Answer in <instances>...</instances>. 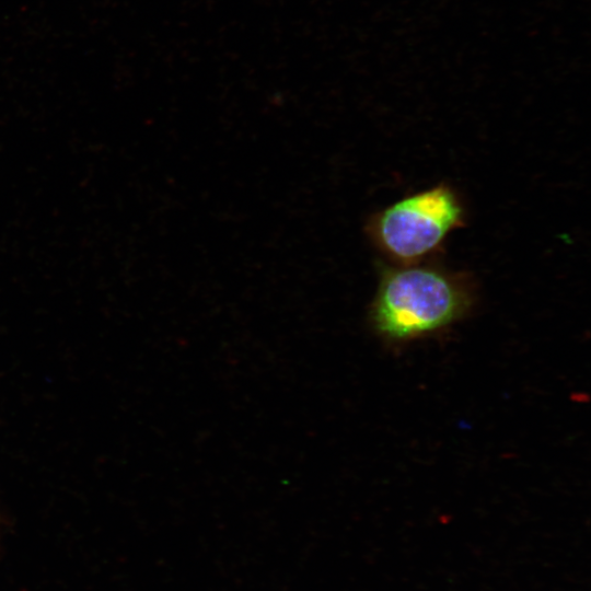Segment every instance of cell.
<instances>
[{
  "instance_id": "cell-2",
  "label": "cell",
  "mask_w": 591,
  "mask_h": 591,
  "mask_svg": "<svg viewBox=\"0 0 591 591\" xmlns=\"http://www.w3.org/2000/svg\"><path fill=\"white\" fill-rule=\"evenodd\" d=\"M465 224L466 209L460 194L441 183L372 213L364 231L390 264L415 265L433 259L448 236Z\"/></svg>"
},
{
  "instance_id": "cell-1",
  "label": "cell",
  "mask_w": 591,
  "mask_h": 591,
  "mask_svg": "<svg viewBox=\"0 0 591 591\" xmlns=\"http://www.w3.org/2000/svg\"><path fill=\"white\" fill-rule=\"evenodd\" d=\"M474 279L433 259L415 265L379 263L368 323L381 341L403 346L448 332L476 304Z\"/></svg>"
}]
</instances>
